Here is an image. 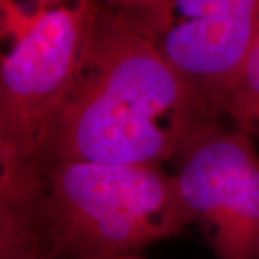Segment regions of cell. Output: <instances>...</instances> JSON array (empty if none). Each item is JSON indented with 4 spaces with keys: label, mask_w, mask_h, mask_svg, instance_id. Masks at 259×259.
<instances>
[{
    "label": "cell",
    "mask_w": 259,
    "mask_h": 259,
    "mask_svg": "<svg viewBox=\"0 0 259 259\" xmlns=\"http://www.w3.org/2000/svg\"><path fill=\"white\" fill-rule=\"evenodd\" d=\"M156 44L118 12H100L79 74L56 112L39 166L179 160L219 122Z\"/></svg>",
    "instance_id": "6da1fadb"
},
{
    "label": "cell",
    "mask_w": 259,
    "mask_h": 259,
    "mask_svg": "<svg viewBox=\"0 0 259 259\" xmlns=\"http://www.w3.org/2000/svg\"><path fill=\"white\" fill-rule=\"evenodd\" d=\"M42 186L40 167L19 146L0 108V214L36 228Z\"/></svg>",
    "instance_id": "5b68a950"
},
{
    "label": "cell",
    "mask_w": 259,
    "mask_h": 259,
    "mask_svg": "<svg viewBox=\"0 0 259 259\" xmlns=\"http://www.w3.org/2000/svg\"><path fill=\"white\" fill-rule=\"evenodd\" d=\"M112 259H144L140 253H134V255H124V256H117Z\"/></svg>",
    "instance_id": "30bf717a"
},
{
    "label": "cell",
    "mask_w": 259,
    "mask_h": 259,
    "mask_svg": "<svg viewBox=\"0 0 259 259\" xmlns=\"http://www.w3.org/2000/svg\"><path fill=\"white\" fill-rule=\"evenodd\" d=\"M42 185L35 223L48 259L134 255L194 223L158 164L59 161L42 167Z\"/></svg>",
    "instance_id": "7a4b0ae2"
},
{
    "label": "cell",
    "mask_w": 259,
    "mask_h": 259,
    "mask_svg": "<svg viewBox=\"0 0 259 259\" xmlns=\"http://www.w3.org/2000/svg\"><path fill=\"white\" fill-rule=\"evenodd\" d=\"M40 3H51V2H58V0H37Z\"/></svg>",
    "instance_id": "7c38bea8"
},
{
    "label": "cell",
    "mask_w": 259,
    "mask_h": 259,
    "mask_svg": "<svg viewBox=\"0 0 259 259\" xmlns=\"http://www.w3.org/2000/svg\"><path fill=\"white\" fill-rule=\"evenodd\" d=\"M218 110L221 115L229 117L235 127L253 137L259 136V39Z\"/></svg>",
    "instance_id": "8992f818"
},
{
    "label": "cell",
    "mask_w": 259,
    "mask_h": 259,
    "mask_svg": "<svg viewBox=\"0 0 259 259\" xmlns=\"http://www.w3.org/2000/svg\"><path fill=\"white\" fill-rule=\"evenodd\" d=\"M104 2L114 12H120L124 15H133V13H137V12H141V10L153 6L158 0H104Z\"/></svg>",
    "instance_id": "ba28073f"
},
{
    "label": "cell",
    "mask_w": 259,
    "mask_h": 259,
    "mask_svg": "<svg viewBox=\"0 0 259 259\" xmlns=\"http://www.w3.org/2000/svg\"><path fill=\"white\" fill-rule=\"evenodd\" d=\"M255 259H259V241L256 245V252H255Z\"/></svg>",
    "instance_id": "8fae6325"
},
{
    "label": "cell",
    "mask_w": 259,
    "mask_h": 259,
    "mask_svg": "<svg viewBox=\"0 0 259 259\" xmlns=\"http://www.w3.org/2000/svg\"><path fill=\"white\" fill-rule=\"evenodd\" d=\"M15 259H48L44 253L37 252V253H30V255H25V256H19Z\"/></svg>",
    "instance_id": "9c48e42d"
},
{
    "label": "cell",
    "mask_w": 259,
    "mask_h": 259,
    "mask_svg": "<svg viewBox=\"0 0 259 259\" xmlns=\"http://www.w3.org/2000/svg\"><path fill=\"white\" fill-rule=\"evenodd\" d=\"M175 173L187 209L218 259H255L259 241V153L253 136L221 121L199 134Z\"/></svg>",
    "instance_id": "277c9868"
},
{
    "label": "cell",
    "mask_w": 259,
    "mask_h": 259,
    "mask_svg": "<svg viewBox=\"0 0 259 259\" xmlns=\"http://www.w3.org/2000/svg\"><path fill=\"white\" fill-rule=\"evenodd\" d=\"M37 252L44 253L36 228L32 223L0 214V259H15Z\"/></svg>",
    "instance_id": "52a82bcc"
},
{
    "label": "cell",
    "mask_w": 259,
    "mask_h": 259,
    "mask_svg": "<svg viewBox=\"0 0 259 259\" xmlns=\"http://www.w3.org/2000/svg\"><path fill=\"white\" fill-rule=\"evenodd\" d=\"M97 15L94 0H58L2 35L12 37V47L0 55V108L37 166L56 112L82 66Z\"/></svg>",
    "instance_id": "3957f363"
}]
</instances>
